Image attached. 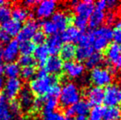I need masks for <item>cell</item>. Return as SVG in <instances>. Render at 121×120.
<instances>
[{
    "mask_svg": "<svg viewBox=\"0 0 121 120\" xmlns=\"http://www.w3.org/2000/svg\"><path fill=\"white\" fill-rule=\"evenodd\" d=\"M5 4V2L4 1H2V0H0V7L3 6V5Z\"/></svg>",
    "mask_w": 121,
    "mask_h": 120,
    "instance_id": "55",
    "label": "cell"
},
{
    "mask_svg": "<svg viewBox=\"0 0 121 120\" xmlns=\"http://www.w3.org/2000/svg\"><path fill=\"white\" fill-rule=\"evenodd\" d=\"M43 98H36V99H34V102H33V105H32V109L35 111H38L40 109L43 108Z\"/></svg>",
    "mask_w": 121,
    "mask_h": 120,
    "instance_id": "42",
    "label": "cell"
},
{
    "mask_svg": "<svg viewBox=\"0 0 121 120\" xmlns=\"http://www.w3.org/2000/svg\"><path fill=\"white\" fill-rule=\"evenodd\" d=\"M121 118V108L120 106L105 108L102 120H119Z\"/></svg>",
    "mask_w": 121,
    "mask_h": 120,
    "instance_id": "29",
    "label": "cell"
},
{
    "mask_svg": "<svg viewBox=\"0 0 121 120\" xmlns=\"http://www.w3.org/2000/svg\"><path fill=\"white\" fill-rule=\"evenodd\" d=\"M63 69L68 77H71V78H77L82 75L85 67L79 62L69 61V62L64 63Z\"/></svg>",
    "mask_w": 121,
    "mask_h": 120,
    "instance_id": "14",
    "label": "cell"
},
{
    "mask_svg": "<svg viewBox=\"0 0 121 120\" xmlns=\"http://www.w3.org/2000/svg\"><path fill=\"white\" fill-rule=\"evenodd\" d=\"M57 8V3L54 0L38 2L35 8V15L39 18L45 19L53 16Z\"/></svg>",
    "mask_w": 121,
    "mask_h": 120,
    "instance_id": "7",
    "label": "cell"
},
{
    "mask_svg": "<svg viewBox=\"0 0 121 120\" xmlns=\"http://www.w3.org/2000/svg\"><path fill=\"white\" fill-rule=\"evenodd\" d=\"M19 100L17 101L21 109L25 111H30L32 109V105L34 102V96L31 91L28 88L22 89L19 93Z\"/></svg>",
    "mask_w": 121,
    "mask_h": 120,
    "instance_id": "17",
    "label": "cell"
},
{
    "mask_svg": "<svg viewBox=\"0 0 121 120\" xmlns=\"http://www.w3.org/2000/svg\"><path fill=\"white\" fill-rule=\"evenodd\" d=\"M0 53H1V47H0Z\"/></svg>",
    "mask_w": 121,
    "mask_h": 120,
    "instance_id": "57",
    "label": "cell"
},
{
    "mask_svg": "<svg viewBox=\"0 0 121 120\" xmlns=\"http://www.w3.org/2000/svg\"><path fill=\"white\" fill-rule=\"evenodd\" d=\"M12 13V9L10 7L7 6V5H3L0 7V21H7V20L10 19Z\"/></svg>",
    "mask_w": 121,
    "mask_h": 120,
    "instance_id": "38",
    "label": "cell"
},
{
    "mask_svg": "<svg viewBox=\"0 0 121 120\" xmlns=\"http://www.w3.org/2000/svg\"><path fill=\"white\" fill-rule=\"evenodd\" d=\"M33 54L35 55V60H36L40 64V66L43 67L45 65L46 60L48 59L49 55L47 46L45 45H38L37 47H35V51H34Z\"/></svg>",
    "mask_w": 121,
    "mask_h": 120,
    "instance_id": "21",
    "label": "cell"
},
{
    "mask_svg": "<svg viewBox=\"0 0 121 120\" xmlns=\"http://www.w3.org/2000/svg\"><path fill=\"white\" fill-rule=\"evenodd\" d=\"M86 95L87 97V102L90 105L98 106L104 102L105 97V90L101 87H91L86 91Z\"/></svg>",
    "mask_w": 121,
    "mask_h": 120,
    "instance_id": "13",
    "label": "cell"
},
{
    "mask_svg": "<svg viewBox=\"0 0 121 120\" xmlns=\"http://www.w3.org/2000/svg\"><path fill=\"white\" fill-rule=\"evenodd\" d=\"M45 70L52 76L59 74L63 70V60L58 56L49 57L45 63Z\"/></svg>",
    "mask_w": 121,
    "mask_h": 120,
    "instance_id": "16",
    "label": "cell"
},
{
    "mask_svg": "<svg viewBox=\"0 0 121 120\" xmlns=\"http://www.w3.org/2000/svg\"><path fill=\"white\" fill-rule=\"evenodd\" d=\"M0 30H1V21H0Z\"/></svg>",
    "mask_w": 121,
    "mask_h": 120,
    "instance_id": "56",
    "label": "cell"
},
{
    "mask_svg": "<svg viewBox=\"0 0 121 120\" xmlns=\"http://www.w3.org/2000/svg\"><path fill=\"white\" fill-rule=\"evenodd\" d=\"M85 62H86V66L87 68L93 69L95 67H97L103 62V55L100 52L93 53Z\"/></svg>",
    "mask_w": 121,
    "mask_h": 120,
    "instance_id": "30",
    "label": "cell"
},
{
    "mask_svg": "<svg viewBox=\"0 0 121 120\" xmlns=\"http://www.w3.org/2000/svg\"><path fill=\"white\" fill-rule=\"evenodd\" d=\"M19 42L17 40H11L1 50L0 56L4 62H13L19 55Z\"/></svg>",
    "mask_w": 121,
    "mask_h": 120,
    "instance_id": "6",
    "label": "cell"
},
{
    "mask_svg": "<svg viewBox=\"0 0 121 120\" xmlns=\"http://www.w3.org/2000/svg\"><path fill=\"white\" fill-rule=\"evenodd\" d=\"M3 87H4V80L3 77L0 76V93L3 90Z\"/></svg>",
    "mask_w": 121,
    "mask_h": 120,
    "instance_id": "50",
    "label": "cell"
},
{
    "mask_svg": "<svg viewBox=\"0 0 121 120\" xmlns=\"http://www.w3.org/2000/svg\"><path fill=\"white\" fill-rule=\"evenodd\" d=\"M3 73V65L1 62H0V76Z\"/></svg>",
    "mask_w": 121,
    "mask_h": 120,
    "instance_id": "53",
    "label": "cell"
},
{
    "mask_svg": "<svg viewBox=\"0 0 121 120\" xmlns=\"http://www.w3.org/2000/svg\"><path fill=\"white\" fill-rule=\"evenodd\" d=\"M105 21H106L107 24L108 25H112L114 24V23L115 22V21H116V17H115V14L112 12H110L107 16H105Z\"/></svg>",
    "mask_w": 121,
    "mask_h": 120,
    "instance_id": "46",
    "label": "cell"
},
{
    "mask_svg": "<svg viewBox=\"0 0 121 120\" xmlns=\"http://www.w3.org/2000/svg\"><path fill=\"white\" fill-rule=\"evenodd\" d=\"M39 23L35 20H29L24 26L22 27L19 34L17 35V39L19 41H27L32 39L35 33L38 31Z\"/></svg>",
    "mask_w": 121,
    "mask_h": 120,
    "instance_id": "10",
    "label": "cell"
},
{
    "mask_svg": "<svg viewBox=\"0 0 121 120\" xmlns=\"http://www.w3.org/2000/svg\"><path fill=\"white\" fill-rule=\"evenodd\" d=\"M106 3L107 8H109L110 9H115L119 5V3L115 0H109V1H106Z\"/></svg>",
    "mask_w": 121,
    "mask_h": 120,
    "instance_id": "47",
    "label": "cell"
},
{
    "mask_svg": "<svg viewBox=\"0 0 121 120\" xmlns=\"http://www.w3.org/2000/svg\"><path fill=\"white\" fill-rule=\"evenodd\" d=\"M115 29H121V20L115 23Z\"/></svg>",
    "mask_w": 121,
    "mask_h": 120,
    "instance_id": "52",
    "label": "cell"
},
{
    "mask_svg": "<svg viewBox=\"0 0 121 120\" xmlns=\"http://www.w3.org/2000/svg\"><path fill=\"white\" fill-rule=\"evenodd\" d=\"M73 23H74L75 27H76L77 29L84 30L88 25V19L82 17H79V16H76L73 18Z\"/></svg>",
    "mask_w": 121,
    "mask_h": 120,
    "instance_id": "37",
    "label": "cell"
},
{
    "mask_svg": "<svg viewBox=\"0 0 121 120\" xmlns=\"http://www.w3.org/2000/svg\"><path fill=\"white\" fill-rule=\"evenodd\" d=\"M13 118L10 112L8 99L4 96L0 97V120H13Z\"/></svg>",
    "mask_w": 121,
    "mask_h": 120,
    "instance_id": "27",
    "label": "cell"
},
{
    "mask_svg": "<svg viewBox=\"0 0 121 120\" xmlns=\"http://www.w3.org/2000/svg\"><path fill=\"white\" fill-rule=\"evenodd\" d=\"M64 115L61 113L54 111L50 113H45L43 115L44 120H64Z\"/></svg>",
    "mask_w": 121,
    "mask_h": 120,
    "instance_id": "39",
    "label": "cell"
},
{
    "mask_svg": "<svg viewBox=\"0 0 121 120\" xmlns=\"http://www.w3.org/2000/svg\"><path fill=\"white\" fill-rule=\"evenodd\" d=\"M76 46L73 44H65L63 45L60 50V56L61 59L65 60L66 62L72 61L73 58H75L76 55Z\"/></svg>",
    "mask_w": 121,
    "mask_h": 120,
    "instance_id": "23",
    "label": "cell"
},
{
    "mask_svg": "<svg viewBox=\"0 0 121 120\" xmlns=\"http://www.w3.org/2000/svg\"><path fill=\"white\" fill-rule=\"evenodd\" d=\"M73 9L76 16H79L84 18L90 17L95 10V3L91 0H85L81 2H73Z\"/></svg>",
    "mask_w": 121,
    "mask_h": 120,
    "instance_id": "9",
    "label": "cell"
},
{
    "mask_svg": "<svg viewBox=\"0 0 121 120\" xmlns=\"http://www.w3.org/2000/svg\"><path fill=\"white\" fill-rule=\"evenodd\" d=\"M91 110V105L86 100H79L75 104L68 107L65 110L67 117L72 118L74 115L86 116Z\"/></svg>",
    "mask_w": 121,
    "mask_h": 120,
    "instance_id": "11",
    "label": "cell"
},
{
    "mask_svg": "<svg viewBox=\"0 0 121 120\" xmlns=\"http://www.w3.org/2000/svg\"><path fill=\"white\" fill-rule=\"evenodd\" d=\"M113 40V30L110 26H100L93 30L92 48L97 52H101L106 50Z\"/></svg>",
    "mask_w": 121,
    "mask_h": 120,
    "instance_id": "1",
    "label": "cell"
},
{
    "mask_svg": "<svg viewBox=\"0 0 121 120\" xmlns=\"http://www.w3.org/2000/svg\"><path fill=\"white\" fill-rule=\"evenodd\" d=\"M105 108L101 105L94 106L89 112L88 120H102Z\"/></svg>",
    "mask_w": 121,
    "mask_h": 120,
    "instance_id": "32",
    "label": "cell"
},
{
    "mask_svg": "<svg viewBox=\"0 0 121 120\" xmlns=\"http://www.w3.org/2000/svg\"><path fill=\"white\" fill-rule=\"evenodd\" d=\"M95 8H96V10L104 12L105 8H107L106 1H105V0H100V1L96 2V3L95 4Z\"/></svg>",
    "mask_w": 121,
    "mask_h": 120,
    "instance_id": "45",
    "label": "cell"
},
{
    "mask_svg": "<svg viewBox=\"0 0 121 120\" xmlns=\"http://www.w3.org/2000/svg\"><path fill=\"white\" fill-rule=\"evenodd\" d=\"M120 119H121V118H120Z\"/></svg>",
    "mask_w": 121,
    "mask_h": 120,
    "instance_id": "58",
    "label": "cell"
},
{
    "mask_svg": "<svg viewBox=\"0 0 121 120\" xmlns=\"http://www.w3.org/2000/svg\"><path fill=\"white\" fill-rule=\"evenodd\" d=\"M91 80L95 87H108L112 82V74L108 69L104 67H95L91 72Z\"/></svg>",
    "mask_w": 121,
    "mask_h": 120,
    "instance_id": "4",
    "label": "cell"
},
{
    "mask_svg": "<svg viewBox=\"0 0 121 120\" xmlns=\"http://www.w3.org/2000/svg\"><path fill=\"white\" fill-rule=\"evenodd\" d=\"M9 109H10V112L11 114H13V117L15 116H17L19 115L20 112H21V108H20V105L18 104L17 101H12L9 104Z\"/></svg>",
    "mask_w": 121,
    "mask_h": 120,
    "instance_id": "41",
    "label": "cell"
},
{
    "mask_svg": "<svg viewBox=\"0 0 121 120\" xmlns=\"http://www.w3.org/2000/svg\"><path fill=\"white\" fill-rule=\"evenodd\" d=\"M51 17V21L55 25L58 31H64L71 22V17L63 11L56 12Z\"/></svg>",
    "mask_w": 121,
    "mask_h": 120,
    "instance_id": "15",
    "label": "cell"
},
{
    "mask_svg": "<svg viewBox=\"0 0 121 120\" xmlns=\"http://www.w3.org/2000/svg\"><path fill=\"white\" fill-rule=\"evenodd\" d=\"M104 103L108 107H115L121 104V86L109 85L105 90Z\"/></svg>",
    "mask_w": 121,
    "mask_h": 120,
    "instance_id": "5",
    "label": "cell"
},
{
    "mask_svg": "<svg viewBox=\"0 0 121 120\" xmlns=\"http://www.w3.org/2000/svg\"><path fill=\"white\" fill-rule=\"evenodd\" d=\"M29 15H30V13H29L28 10L25 7L22 6H16L12 10L11 13L13 19L20 23L23 22L26 20H27V18L29 17Z\"/></svg>",
    "mask_w": 121,
    "mask_h": 120,
    "instance_id": "25",
    "label": "cell"
},
{
    "mask_svg": "<svg viewBox=\"0 0 121 120\" xmlns=\"http://www.w3.org/2000/svg\"><path fill=\"white\" fill-rule=\"evenodd\" d=\"M105 20V14L104 12L94 10L92 14L90 16L88 20V24L91 28H98L101 26Z\"/></svg>",
    "mask_w": 121,
    "mask_h": 120,
    "instance_id": "22",
    "label": "cell"
},
{
    "mask_svg": "<svg viewBox=\"0 0 121 120\" xmlns=\"http://www.w3.org/2000/svg\"><path fill=\"white\" fill-rule=\"evenodd\" d=\"M107 60L117 68H121V45L111 44L106 48Z\"/></svg>",
    "mask_w": 121,
    "mask_h": 120,
    "instance_id": "12",
    "label": "cell"
},
{
    "mask_svg": "<svg viewBox=\"0 0 121 120\" xmlns=\"http://www.w3.org/2000/svg\"><path fill=\"white\" fill-rule=\"evenodd\" d=\"M64 120H73V119H72V118H70V117H65V118H64Z\"/></svg>",
    "mask_w": 121,
    "mask_h": 120,
    "instance_id": "54",
    "label": "cell"
},
{
    "mask_svg": "<svg viewBox=\"0 0 121 120\" xmlns=\"http://www.w3.org/2000/svg\"><path fill=\"white\" fill-rule=\"evenodd\" d=\"M80 31L75 26H69L60 35L62 42H65L66 44H73V42L78 41Z\"/></svg>",
    "mask_w": 121,
    "mask_h": 120,
    "instance_id": "18",
    "label": "cell"
},
{
    "mask_svg": "<svg viewBox=\"0 0 121 120\" xmlns=\"http://www.w3.org/2000/svg\"><path fill=\"white\" fill-rule=\"evenodd\" d=\"M113 40L115 44L121 45V29H115L113 30Z\"/></svg>",
    "mask_w": 121,
    "mask_h": 120,
    "instance_id": "44",
    "label": "cell"
},
{
    "mask_svg": "<svg viewBox=\"0 0 121 120\" xmlns=\"http://www.w3.org/2000/svg\"><path fill=\"white\" fill-rule=\"evenodd\" d=\"M43 111L44 114L45 113H50L55 111L59 105V98L54 97V96L46 95L45 97L43 99Z\"/></svg>",
    "mask_w": 121,
    "mask_h": 120,
    "instance_id": "26",
    "label": "cell"
},
{
    "mask_svg": "<svg viewBox=\"0 0 121 120\" xmlns=\"http://www.w3.org/2000/svg\"><path fill=\"white\" fill-rule=\"evenodd\" d=\"M35 73H36V72H35V68L34 67V66L22 67V69H21V72H20L22 77L24 80H30V79H32L35 77Z\"/></svg>",
    "mask_w": 121,
    "mask_h": 120,
    "instance_id": "36",
    "label": "cell"
},
{
    "mask_svg": "<svg viewBox=\"0 0 121 120\" xmlns=\"http://www.w3.org/2000/svg\"><path fill=\"white\" fill-rule=\"evenodd\" d=\"M46 46L48 48L49 53L52 54V56H57L63 46L60 36L58 35H51L47 40Z\"/></svg>",
    "mask_w": 121,
    "mask_h": 120,
    "instance_id": "20",
    "label": "cell"
},
{
    "mask_svg": "<svg viewBox=\"0 0 121 120\" xmlns=\"http://www.w3.org/2000/svg\"><path fill=\"white\" fill-rule=\"evenodd\" d=\"M11 41V36L4 30H0V42L3 44H8Z\"/></svg>",
    "mask_w": 121,
    "mask_h": 120,
    "instance_id": "43",
    "label": "cell"
},
{
    "mask_svg": "<svg viewBox=\"0 0 121 120\" xmlns=\"http://www.w3.org/2000/svg\"><path fill=\"white\" fill-rule=\"evenodd\" d=\"M32 40H33L34 45L36 44L37 45H44L45 41L46 40V38H45V35L43 32L39 31L38 30V31L34 35V36L32 37Z\"/></svg>",
    "mask_w": 121,
    "mask_h": 120,
    "instance_id": "40",
    "label": "cell"
},
{
    "mask_svg": "<svg viewBox=\"0 0 121 120\" xmlns=\"http://www.w3.org/2000/svg\"><path fill=\"white\" fill-rule=\"evenodd\" d=\"M41 27L42 30H43V33L46 34V35H56V33L58 32V30L56 28L55 25L52 22L49 20H45L43 22L41 23Z\"/></svg>",
    "mask_w": 121,
    "mask_h": 120,
    "instance_id": "34",
    "label": "cell"
},
{
    "mask_svg": "<svg viewBox=\"0 0 121 120\" xmlns=\"http://www.w3.org/2000/svg\"><path fill=\"white\" fill-rule=\"evenodd\" d=\"M35 63V60L31 55H22L18 59V65L20 67H31Z\"/></svg>",
    "mask_w": 121,
    "mask_h": 120,
    "instance_id": "35",
    "label": "cell"
},
{
    "mask_svg": "<svg viewBox=\"0 0 121 120\" xmlns=\"http://www.w3.org/2000/svg\"><path fill=\"white\" fill-rule=\"evenodd\" d=\"M59 102L63 107H70L78 103L81 99V92L76 84L68 82L61 88Z\"/></svg>",
    "mask_w": 121,
    "mask_h": 120,
    "instance_id": "3",
    "label": "cell"
},
{
    "mask_svg": "<svg viewBox=\"0 0 121 120\" xmlns=\"http://www.w3.org/2000/svg\"><path fill=\"white\" fill-rule=\"evenodd\" d=\"M47 75H48V73H47L46 71H45V69L41 68L37 72L36 77H45V76H47Z\"/></svg>",
    "mask_w": 121,
    "mask_h": 120,
    "instance_id": "48",
    "label": "cell"
},
{
    "mask_svg": "<svg viewBox=\"0 0 121 120\" xmlns=\"http://www.w3.org/2000/svg\"><path fill=\"white\" fill-rule=\"evenodd\" d=\"M54 85H58V78L54 76H45L43 77H35L30 83V90L32 94L37 96H44L49 89Z\"/></svg>",
    "mask_w": 121,
    "mask_h": 120,
    "instance_id": "2",
    "label": "cell"
},
{
    "mask_svg": "<svg viewBox=\"0 0 121 120\" xmlns=\"http://www.w3.org/2000/svg\"><path fill=\"white\" fill-rule=\"evenodd\" d=\"M22 87V82L19 78H8L4 82L3 92L7 99H13L19 95Z\"/></svg>",
    "mask_w": 121,
    "mask_h": 120,
    "instance_id": "8",
    "label": "cell"
},
{
    "mask_svg": "<svg viewBox=\"0 0 121 120\" xmlns=\"http://www.w3.org/2000/svg\"><path fill=\"white\" fill-rule=\"evenodd\" d=\"M75 120H88L86 116H77Z\"/></svg>",
    "mask_w": 121,
    "mask_h": 120,
    "instance_id": "51",
    "label": "cell"
},
{
    "mask_svg": "<svg viewBox=\"0 0 121 120\" xmlns=\"http://www.w3.org/2000/svg\"><path fill=\"white\" fill-rule=\"evenodd\" d=\"M93 53H94V50L91 45H79L76 50L75 57L78 61L82 62V61H86Z\"/></svg>",
    "mask_w": 121,
    "mask_h": 120,
    "instance_id": "24",
    "label": "cell"
},
{
    "mask_svg": "<svg viewBox=\"0 0 121 120\" xmlns=\"http://www.w3.org/2000/svg\"><path fill=\"white\" fill-rule=\"evenodd\" d=\"M3 72L8 78H17L21 72V67L17 62H9L3 67Z\"/></svg>",
    "mask_w": 121,
    "mask_h": 120,
    "instance_id": "28",
    "label": "cell"
},
{
    "mask_svg": "<svg viewBox=\"0 0 121 120\" xmlns=\"http://www.w3.org/2000/svg\"><path fill=\"white\" fill-rule=\"evenodd\" d=\"M93 41V31H82L80 32L78 39L79 45H91Z\"/></svg>",
    "mask_w": 121,
    "mask_h": 120,
    "instance_id": "31",
    "label": "cell"
},
{
    "mask_svg": "<svg viewBox=\"0 0 121 120\" xmlns=\"http://www.w3.org/2000/svg\"><path fill=\"white\" fill-rule=\"evenodd\" d=\"M37 3H38L37 1H34V0H27V1H25L24 3H23V4L26 5V7H31L35 4H37Z\"/></svg>",
    "mask_w": 121,
    "mask_h": 120,
    "instance_id": "49",
    "label": "cell"
},
{
    "mask_svg": "<svg viewBox=\"0 0 121 120\" xmlns=\"http://www.w3.org/2000/svg\"><path fill=\"white\" fill-rule=\"evenodd\" d=\"M3 30L8 34L10 36H17L19 34L22 27V23L15 21L13 19H8L7 21H3Z\"/></svg>",
    "mask_w": 121,
    "mask_h": 120,
    "instance_id": "19",
    "label": "cell"
},
{
    "mask_svg": "<svg viewBox=\"0 0 121 120\" xmlns=\"http://www.w3.org/2000/svg\"><path fill=\"white\" fill-rule=\"evenodd\" d=\"M35 46L30 40L22 41L19 44V52L22 55H30L35 51Z\"/></svg>",
    "mask_w": 121,
    "mask_h": 120,
    "instance_id": "33",
    "label": "cell"
}]
</instances>
